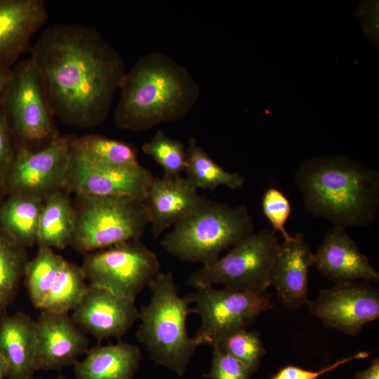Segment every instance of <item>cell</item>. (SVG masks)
Returning a JSON list of instances; mask_svg holds the SVG:
<instances>
[{
	"instance_id": "cell-1",
	"label": "cell",
	"mask_w": 379,
	"mask_h": 379,
	"mask_svg": "<svg viewBox=\"0 0 379 379\" xmlns=\"http://www.w3.org/2000/svg\"><path fill=\"white\" fill-rule=\"evenodd\" d=\"M29 51L54 117L81 128L105 121L126 72L120 55L98 30L52 25Z\"/></svg>"
},
{
	"instance_id": "cell-2",
	"label": "cell",
	"mask_w": 379,
	"mask_h": 379,
	"mask_svg": "<svg viewBox=\"0 0 379 379\" xmlns=\"http://www.w3.org/2000/svg\"><path fill=\"white\" fill-rule=\"evenodd\" d=\"M305 210L333 226L366 227L377 218L379 173L343 155H324L304 161L295 175Z\"/></svg>"
},
{
	"instance_id": "cell-3",
	"label": "cell",
	"mask_w": 379,
	"mask_h": 379,
	"mask_svg": "<svg viewBox=\"0 0 379 379\" xmlns=\"http://www.w3.org/2000/svg\"><path fill=\"white\" fill-rule=\"evenodd\" d=\"M120 89L114 122L119 128L133 131L185 117L201 93L187 68L159 52L138 59L126 73Z\"/></svg>"
},
{
	"instance_id": "cell-4",
	"label": "cell",
	"mask_w": 379,
	"mask_h": 379,
	"mask_svg": "<svg viewBox=\"0 0 379 379\" xmlns=\"http://www.w3.org/2000/svg\"><path fill=\"white\" fill-rule=\"evenodd\" d=\"M148 286L151 298L138 310L137 339L157 364L182 376L197 347L187 329V316L194 312L192 295H178L171 272H159Z\"/></svg>"
},
{
	"instance_id": "cell-5",
	"label": "cell",
	"mask_w": 379,
	"mask_h": 379,
	"mask_svg": "<svg viewBox=\"0 0 379 379\" xmlns=\"http://www.w3.org/2000/svg\"><path fill=\"white\" fill-rule=\"evenodd\" d=\"M254 232L253 219L245 205L230 206L205 198L164 235L161 245L174 257L203 266Z\"/></svg>"
},
{
	"instance_id": "cell-6",
	"label": "cell",
	"mask_w": 379,
	"mask_h": 379,
	"mask_svg": "<svg viewBox=\"0 0 379 379\" xmlns=\"http://www.w3.org/2000/svg\"><path fill=\"white\" fill-rule=\"evenodd\" d=\"M75 230L70 244L88 253L140 239L149 225L145 202L123 196L77 194Z\"/></svg>"
},
{
	"instance_id": "cell-7",
	"label": "cell",
	"mask_w": 379,
	"mask_h": 379,
	"mask_svg": "<svg viewBox=\"0 0 379 379\" xmlns=\"http://www.w3.org/2000/svg\"><path fill=\"white\" fill-rule=\"evenodd\" d=\"M280 245L277 232L262 229L192 273L188 284L194 288L216 284L230 290L265 291Z\"/></svg>"
},
{
	"instance_id": "cell-8",
	"label": "cell",
	"mask_w": 379,
	"mask_h": 379,
	"mask_svg": "<svg viewBox=\"0 0 379 379\" xmlns=\"http://www.w3.org/2000/svg\"><path fill=\"white\" fill-rule=\"evenodd\" d=\"M0 107L16 148L40 149L59 135L43 84L30 57L12 68V77Z\"/></svg>"
},
{
	"instance_id": "cell-9",
	"label": "cell",
	"mask_w": 379,
	"mask_h": 379,
	"mask_svg": "<svg viewBox=\"0 0 379 379\" xmlns=\"http://www.w3.org/2000/svg\"><path fill=\"white\" fill-rule=\"evenodd\" d=\"M201 324L192 337L196 345H216L228 334L247 328L272 308L265 291H235L213 286H197L191 293Z\"/></svg>"
},
{
	"instance_id": "cell-10",
	"label": "cell",
	"mask_w": 379,
	"mask_h": 379,
	"mask_svg": "<svg viewBox=\"0 0 379 379\" xmlns=\"http://www.w3.org/2000/svg\"><path fill=\"white\" fill-rule=\"evenodd\" d=\"M81 267L89 286L135 300L160 272V262L140 239H133L87 253Z\"/></svg>"
},
{
	"instance_id": "cell-11",
	"label": "cell",
	"mask_w": 379,
	"mask_h": 379,
	"mask_svg": "<svg viewBox=\"0 0 379 379\" xmlns=\"http://www.w3.org/2000/svg\"><path fill=\"white\" fill-rule=\"evenodd\" d=\"M74 138L59 134L40 149L17 147L11 164L0 178L6 195L25 194L44 199L64 189Z\"/></svg>"
},
{
	"instance_id": "cell-12",
	"label": "cell",
	"mask_w": 379,
	"mask_h": 379,
	"mask_svg": "<svg viewBox=\"0 0 379 379\" xmlns=\"http://www.w3.org/2000/svg\"><path fill=\"white\" fill-rule=\"evenodd\" d=\"M307 304L324 326L350 335L379 317V291L366 281L337 283Z\"/></svg>"
},
{
	"instance_id": "cell-13",
	"label": "cell",
	"mask_w": 379,
	"mask_h": 379,
	"mask_svg": "<svg viewBox=\"0 0 379 379\" xmlns=\"http://www.w3.org/2000/svg\"><path fill=\"white\" fill-rule=\"evenodd\" d=\"M154 177L140 164L124 168L100 166L72 152L64 189L76 194L131 197L145 201Z\"/></svg>"
},
{
	"instance_id": "cell-14",
	"label": "cell",
	"mask_w": 379,
	"mask_h": 379,
	"mask_svg": "<svg viewBox=\"0 0 379 379\" xmlns=\"http://www.w3.org/2000/svg\"><path fill=\"white\" fill-rule=\"evenodd\" d=\"M71 317L84 332L101 340L125 335L138 319V310L134 299L88 285Z\"/></svg>"
},
{
	"instance_id": "cell-15",
	"label": "cell",
	"mask_w": 379,
	"mask_h": 379,
	"mask_svg": "<svg viewBox=\"0 0 379 379\" xmlns=\"http://www.w3.org/2000/svg\"><path fill=\"white\" fill-rule=\"evenodd\" d=\"M35 327L36 371H55L74 365L88 350L86 333L68 313L41 310Z\"/></svg>"
},
{
	"instance_id": "cell-16",
	"label": "cell",
	"mask_w": 379,
	"mask_h": 379,
	"mask_svg": "<svg viewBox=\"0 0 379 379\" xmlns=\"http://www.w3.org/2000/svg\"><path fill=\"white\" fill-rule=\"evenodd\" d=\"M313 259L314 253L300 232L281 244L271 270L270 283L286 307L297 309L309 300L308 272Z\"/></svg>"
},
{
	"instance_id": "cell-17",
	"label": "cell",
	"mask_w": 379,
	"mask_h": 379,
	"mask_svg": "<svg viewBox=\"0 0 379 379\" xmlns=\"http://www.w3.org/2000/svg\"><path fill=\"white\" fill-rule=\"evenodd\" d=\"M312 266L337 283L366 281L378 282L379 273L359 251L346 229L333 226L314 253Z\"/></svg>"
},
{
	"instance_id": "cell-18",
	"label": "cell",
	"mask_w": 379,
	"mask_h": 379,
	"mask_svg": "<svg viewBox=\"0 0 379 379\" xmlns=\"http://www.w3.org/2000/svg\"><path fill=\"white\" fill-rule=\"evenodd\" d=\"M48 14L43 0H0V65L11 68Z\"/></svg>"
},
{
	"instance_id": "cell-19",
	"label": "cell",
	"mask_w": 379,
	"mask_h": 379,
	"mask_svg": "<svg viewBox=\"0 0 379 379\" xmlns=\"http://www.w3.org/2000/svg\"><path fill=\"white\" fill-rule=\"evenodd\" d=\"M205 198L182 175L154 177L145 201L152 235L159 237L165 230L187 217Z\"/></svg>"
},
{
	"instance_id": "cell-20",
	"label": "cell",
	"mask_w": 379,
	"mask_h": 379,
	"mask_svg": "<svg viewBox=\"0 0 379 379\" xmlns=\"http://www.w3.org/2000/svg\"><path fill=\"white\" fill-rule=\"evenodd\" d=\"M35 321L22 312L0 316V357L6 378H33L36 354Z\"/></svg>"
},
{
	"instance_id": "cell-21",
	"label": "cell",
	"mask_w": 379,
	"mask_h": 379,
	"mask_svg": "<svg viewBox=\"0 0 379 379\" xmlns=\"http://www.w3.org/2000/svg\"><path fill=\"white\" fill-rule=\"evenodd\" d=\"M86 354L74 364L76 379H133L141 359L138 346L123 341L94 347Z\"/></svg>"
},
{
	"instance_id": "cell-22",
	"label": "cell",
	"mask_w": 379,
	"mask_h": 379,
	"mask_svg": "<svg viewBox=\"0 0 379 379\" xmlns=\"http://www.w3.org/2000/svg\"><path fill=\"white\" fill-rule=\"evenodd\" d=\"M75 208L60 190L48 195L39 217L36 244L39 248L64 249L70 244L75 230Z\"/></svg>"
},
{
	"instance_id": "cell-23",
	"label": "cell",
	"mask_w": 379,
	"mask_h": 379,
	"mask_svg": "<svg viewBox=\"0 0 379 379\" xmlns=\"http://www.w3.org/2000/svg\"><path fill=\"white\" fill-rule=\"evenodd\" d=\"M44 199L33 195L12 194L0 204V227L27 248L36 244Z\"/></svg>"
},
{
	"instance_id": "cell-24",
	"label": "cell",
	"mask_w": 379,
	"mask_h": 379,
	"mask_svg": "<svg viewBox=\"0 0 379 379\" xmlns=\"http://www.w3.org/2000/svg\"><path fill=\"white\" fill-rule=\"evenodd\" d=\"M186 150L185 178L194 189L213 191L219 186H225L231 190H237L244 185V176L223 169L204 151L194 138L189 140Z\"/></svg>"
},
{
	"instance_id": "cell-25",
	"label": "cell",
	"mask_w": 379,
	"mask_h": 379,
	"mask_svg": "<svg viewBox=\"0 0 379 379\" xmlns=\"http://www.w3.org/2000/svg\"><path fill=\"white\" fill-rule=\"evenodd\" d=\"M72 152L100 166L124 168L140 164L137 149L133 145L100 135L75 137Z\"/></svg>"
},
{
	"instance_id": "cell-26",
	"label": "cell",
	"mask_w": 379,
	"mask_h": 379,
	"mask_svg": "<svg viewBox=\"0 0 379 379\" xmlns=\"http://www.w3.org/2000/svg\"><path fill=\"white\" fill-rule=\"evenodd\" d=\"M28 261L27 248L0 227V316L15 299Z\"/></svg>"
},
{
	"instance_id": "cell-27",
	"label": "cell",
	"mask_w": 379,
	"mask_h": 379,
	"mask_svg": "<svg viewBox=\"0 0 379 379\" xmlns=\"http://www.w3.org/2000/svg\"><path fill=\"white\" fill-rule=\"evenodd\" d=\"M65 259L49 248H39L29 260L24 274L25 284L33 306L41 310Z\"/></svg>"
},
{
	"instance_id": "cell-28",
	"label": "cell",
	"mask_w": 379,
	"mask_h": 379,
	"mask_svg": "<svg viewBox=\"0 0 379 379\" xmlns=\"http://www.w3.org/2000/svg\"><path fill=\"white\" fill-rule=\"evenodd\" d=\"M81 267L64 261L41 310L69 313L82 300L88 286Z\"/></svg>"
},
{
	"instance_id": "cell-29",
	"label": "cell",
	"mask_w": 379,
	"mask_h": 379,
	"mask_svg": "<svg viewBox=\"0 0 379 379\" xmlns=\"http://www.w3.org/2000/svg\"><path fill=\"white\" fill-rule=\"evenodd\" d=\"M142 152L151 157L164 171V177L181 175L187 164L186 146L162 131H158L142 146Z\"/></svg>"
},
{
	"instance_id": "cell-30",
	"label": "cell",
	"mask_w": 379,
	"mask_h": 379,
	"mask_svg": "<svg viewBox=\"0 0 379 379\" xmlns=\"http://www.w3.org/2000/svg\"><path fill=\"white\" fill-rule=\"evenodd\" d=\"M215 346L240 361L253 373L259 369L266 353L260 333L247 328L228 334Z\"/></svg>"
},
{
	"instance_id": "cell-31",
	"label": "cell",
	"mask_w": 379,
	"mask_h": 379,
	"mask_svg": "<svg viewBox=\"0 0 379 379\" xmlns=\"http://www.w3.org/2000/svg\"><path fill=\"white\" fill-rule=\"evenodd\" d=\"M261 208L272 229L281 234L284 239L290 238L291 235L286 231L285 225L291 215V206L286 195L276 187L267 188L261 199Z\"/></svg>"
},
{
	"instance_id": "cell-32",
	"label": "cell",
	"mask_w": 379,
	"mask_h": 379,
	"mask_svg": "<svg viewBox=\"0 0 379 379\" xmlns=\"http://www.w3.org/2000/svg\"><path fill=\"white\" fill-rule=\"evenodd\" d=\"M213 347L211 366L205 376L209 379H253V372L240 361L220 350Z\"/></svg>"
},
{
	"instance_id": "cell-33",
	"label": "cell",
	"mask_w": 379,
	"mask_h": 379,
	"mask_svg": "<svg viewBox=\"0 0 379 379\" xmlns=\"http://www.w3.org/2000/svg\"><path fill=\"white\" fill-rule=\"evenodd\" d=\"M368 356V352H358L349 357L341 358L318 371L308 370L293 364L286 365L267 379H318L343 364L353 360L365 359Z\"/></svg>"
},
{
	"instance_id": "cell-34",
	"label": "cell",
	"mask_w": 379,
	"mask_h": 379,
	"mask_svg": "<svg viewBox=\"0 0 379 379\" xmlns=\"http://www.w3.org/2000/svg\"><path fill=\"white\" fill-rule=\"evenodd\" d=\"M16 150L15 142L5 114L0 107V178L11 164Z\"/></svg>"
},
{
	"instance_id": "cell-35",
	"label": "cell",
	"mask_w": 379,
	"mask_h": 379,
	"mask_svg": "<svg viewBox=\"0 0 379 379\" xmlns=\"http://www.w3.org/2000/svg\"><path fill=\"white\" fill-rule=\"evenodd\" d=\"M352 379H379V358L373 359L366 368L357 371Z\"/></svg>"
},
{
	"instance_id": "cell-36",
	"label": "cell",
	"mask_w": 379,
	"mask_h": 379,
	"mask_svg": "<svg viewBox=\"0 0 379 379\" xmlns=\"http://www.w3.org/2000/svg\"><path fill=\"white\" fill-rule=\"evenodd\" d=\"M12 77V68L0 65V103Z\"/></svg>"
},
{
	"instance_id": "cell-37",
	"label": "cell",
	"mask_w": 379,
	"mask_h": 379,
	"mask_svg": "<svg viewBox=\"0 0 379 379\" xmlns=\"http://www.w3.org/2000/svg\"><path fill=\"white\" fill-rule=\"evenodd\" d=\"M6 374L4 363L0 357V379H6Z\"/></svg>"
},
{
	"instance_id": "cell-38",
	"label": "cell",
	"mask_w": 379,
	"mask_h": 379,
	"mask_svg": "<svg viewBox=\"0 0 379 379\" xmlns=\"http://www.w3.org/2000/svg\"><path fill=\"white\" fill-rule=\"evenodd\" d=\"M5 195H6V194H5L4 191V189L2 187V185H1V181H0V204L2 202V201L4 199Z\"/></svg>"
},
{
	"instance_id": "cell-39",
	"label": "cell",
	"mask_w": 379,
	"mask_h": 379,
	"mask_svg": "<svg viewBox=\"0 0 379 379\" xmlns=\"http://www.w3.org/2000/svg\"><path fill=\"white\" fill-rule=\"evenodd\" d=\"M29 379H36V378H29ZM58 379H67L65 377L62 376V375H60Z\"/></svg>"
}]
</instances>
